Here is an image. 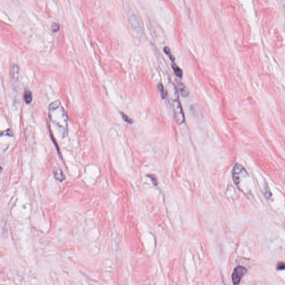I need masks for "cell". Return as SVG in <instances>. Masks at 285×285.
<instances>
[{
    "mask_svg": "<svg viewBox=\"0 0 285 285\" xmlns=\"http://www.w3.org/2000/svg\"><path fill=\"white\" fill-rule=\"evenodd\" d=\"M49 116L51 122L62 133L63 138L68 134V118L67 114L59 100L51 103L49 107Z\"/></svg>",
    "mask_w": 285,
    "mask_h": 285,
    "instance_id": "cell-1",
    "label": "cell"
},
{
    "mask_svg": "<svg viewBox=\"0 0 285 285\" xmlns=\"http://www.w3.org/2000/svg\"><path fill=\"white\" fill-rule=\"evenodd\" d=\"M167 95L168 96L173 108L174 118L178 124L180 125L185 121V116L179 100L177 90L175 86L170 83L168 86Z\"/></svg>",
    "mask_w": 285,
    "mask_h": 285,
    "instance_id": "cell-2",
    "label": "cell"
},
{
    "mask_svg": "<svg viewBox=\"0 0 285 285\" xmlns=\"http://www.w3.org/2000/svg\"><path fill=\"white\" fill-rule=\"evenodd\" d=\"M247 269L242 266H239L236 267L233 271L232 273V281L234 285H238L239 284L241 279L246 273Z\"/></svg>",
    "mask_w": 285,
    "mask_h": 285,
    "instance_id": "cell-3",
    "label": "cell"
},
{
    "mask_svg": "<svg viewBox=\"0 0 285 285\" xmlns=\"http://www.w3.org/2000/svg\"><path fill=\"white\" fill-rule=\"evenodd\" d=\"M245 168L240 164H236L233 169V178L236 185H238L239 178L242 176V174L246 173Z\"/></svg>",
    "mask_w": 285,
    "mask_h": 285,
    "instance_id": "cell-4",
    "label": "cell"
},
{
    "mask_svg": "<svg viewBox=\"0 0 285 285\" xmlns=\"http://www.w3.org/2000/svg\"><path fill=\"white\" fill-rule=\"evenodd\" d=\"M129 22L131 25L132 28L135 31L140 32L141 27L139 23V20L137 18V17L135 16L131 15V16L129 17Z\"/></svg>",
    "mask_w": 285,
    "mask_h": 285,
    "instance_id": "cell-5",
    "label": "cell"
},
{
    "mask_svg": "<svg viewBox=\"0 0 285 285\" xmlns=\"http://www.w3.org/2000/svg\"><path fill=\"white\" fill-rule=\"evenodd\" d=\"M18 79V68L16 65L12 66L11 70V79L14 83H16Z\"/></svg>",
    "mask_w": 285,
    "mask_h": 285,
    "instance_id": "cell-6",
    "label": "cell"
},
{
    "mask_svg": "<svg viewBox=\"0 0 285 285\" xmlns=\"http://www.w3.org/2000/svg\"><path fill=\"white\" fill-rule=\"evenodd\" d=\"M178 90L180 94L182 95V96L183 97H187L189 95V91L188 89L186 87L185 85L181 83H178Z\"/></svg>",
    "mask_w": 285,
    "mask_h": 285,
    "instance_id": "cell-7",
    "label": "cell"
},
{
    "mask_svg": "<svg viewBox=\"0 0 285 285\" xmlns=\"http://www.w3.org/2000/svg\"><path fill=\"white\" fill-rule=\"evenodd\" d=\"M54 174L55 178L60 182H62L65 179V177L62 171L60 168H57L54 170Z\"/></svg>",
    "mask_w": 285,
    "mask_h": 285,
    "instance_id": "cell-8",
    "label": "cell"
},
{
    "mask_svg": "<svg viewBox=\"0 0 285 285\" xmlns=\"http://www.w3.org/2000/svg\"><path fill=\"white\" fill-rule=\"evenodd\" d=\"M172 68L173 69V71L175 73V74L177 75V77H182L183 76V71L182 70L180 69V68L174 62H173L172 64Z\"/></svg>",
    "mask_w": 285,
    "mask_h": 285,
    "instance_id": "cell-9",
    "label": "cell"
},
{
    "mask_svg": "<svg viewBox=\"0 0 285 285\" xmlns=\"http://www.w3.org/2000/svg\"><path fill=\"white\" fill-rule=\"evenodd\" d=\"M24 99L26 103L29 104H30L32 99V93L29 90H26L24 94Z\"/></svg>",
    "mask_w": 285,
    "mask_h": 285,
    "instance_id": "cell-10",
    "label": "cell"
},
{
    "mask_svg": "<svg viewBox=\"0 0 285 285\" xmlns=\"http://www.w3.org/2000/svg\"><path fill=\"white\" fill-rule=\"evenodd\" d=\"M158 89L159 93L161 94V95L162 98L165 99L167 95V93L165 92L164 89L163 87V86L162 85V84L160 83L158 85Z\"/></svg>",
    "mask_w": 285,
    "mask_h": 285,
    "instance_id": "cell-11",
    "label": "cell"
},
{
    "mask_svg": "<svg viewBox=\"0 0 285 285\" xmlns=\"http://www.w3.org/2000/svg\"><path fill=\"white\" fill-rule=\"evenodd\" d=\"M164 53H165V54H167V55L169 56L170 59L172 62H174V56H173L172 55V54H171V51H170V50L169 48V47H165L164 48Z\"/></svg>",
    "mask_w": 285,
    "mask_h": 285,
    "instance_id": "cell-12",
    "label": "cell"
},
{
    "mask_svg": "<svg viewBox=\"0 0 285 285\" xmlns=\"http://www.w3.org/2000/svg\"><path fill=\"white\" fill-rule=\"evenodd\" d=\"M8 135V136H10V137H12L13 135V134H12V131H11L10 129H8V130H6L5 131H0V137L2 136V135Z\"/></svg>",
    "mask_w": 285,
    "mask_h": 285,
    "instance_id": "cell-13",
    "label": "cell"
},
{
    "mask_svg": "<svg viewBox=\"0 0 285 285\" xmlns=\"http://www.w3.org/2000/svg\"><path fill=\"white\" fill-rule=\"evenodd\" d=\"M59 29H60V26L58 23H53V25L51 26V30L53 32H57L59 30Z\"/></svg>",
    "mask_w": 285,
    "mask_h": 285,
    "instance_id": "cell-14",
    "label": "cell"
},
{
    "mask_svg": "<svg viewBox=\"0 0 285 285\" xmlns=\"http://www.w3.org/2000/svg\"><path fill=\"white\" fill-rule=\"evenodd\" d=\"M121 114H122V118H123L125 122H126V123L129 124L133 123V120H131V119H130L128 116H126L124 113H122Z\"/></svg>",
    "mask_w": 285,
    "mask_h": 285,
    "instance_id": "cell-15",
    "label": "cell"
},
{
    "mask_svg": "<svg viewBox=\"0 0 285 285\" xmlns=\"http://www.w3.org/2000/svg\"><path fill=\"white\" fill-rule=\"evenodd\" d=\"M285 263L284 262H279L277 266V269L278 270H284L285 269Z\"/></svg>",
    "mask_w": 285,
    "mask_h": 285,
    "instance_id": "cell-16",
    "label": "cell"
},
{
    "mask_svg": "<svg viewBox=\"0 0 285 285\" xmlns=\"http://www.w3.org/2000/svg\"><path fill=\"white\" fill-rule=\"evenodd\" d=\"M2 171V168L1 167H0V173H1Z\"/></svg>",
    "mask_w": 285,
    "mask_h": 285,
    "instance_id": "cell-17",
    "label": "cell"
}]
</instances>
